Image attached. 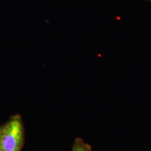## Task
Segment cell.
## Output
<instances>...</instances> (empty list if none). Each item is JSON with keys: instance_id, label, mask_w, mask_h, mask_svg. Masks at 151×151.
<instances>
[{"instance_id": "obj_2", "label": "cell", "mask_w": 151, "mask_h": 151, "mask_svg": "<svg viewBox=\"0 0 151 151\" xmlns=\"http://www.w3.org/2000/svg\"><path fill=\"white\" fill-rule=\"evenodd\" d=\"M72 151H92L91 146L85 143L80 138H76Z\"/></svg>"}, {"instance_id": "obj_4", "label": "cell", "mask_w": 151, "mask_h": 151, "mask_svg": "<svg viewBox=\"0 0 151 151\" xmlns=\"http://www.w3.org/2000/svg\"><path fill=\"white\" fill-rule=\"evenodd\" d=\"M149 1H151V0H149Z\"/></svg>"}, {"instance_id": "obj_3", "label": "cell", "mask_w": 151, "mask_h": 151, "mask_svg": "<svg viewBox=\"0 0 151 151\" xmlns=\"http://www.w3.org/2000/svg\"><path fill=\"white\" fill-rule=\"evenodd\" d=\"M4 126H5V124L0 125V151H1V138H2V133H3V130H4Z\"/></svg>"}, {"instance_id": "obj_1", "label": "cell", "mask_w": 151, "mask_h": 151, "mask_svg": "<svg viewBox=\"0 0 151 151\" xmlns=\"http://www.w3.org/2000/svg\"><path fill=\"white\" fill-rule=\"evenodd\" d=\"M25 140V129L22 117L15 115L5 124L1 151H21Z\"/></svg>"}]
</instances>
